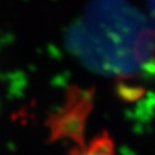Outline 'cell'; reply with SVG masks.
I'll return each mask as SVG.
<instances>
[{"label":"cell","instance_id":"obj_1","mask_svg":"<svg viewBox=\"0 0 155 155\" xmlns=\"http://www.w3.org/2000/svg\"><path fill=\"white\" fill-rule=\"evenodd\" d=\"M70 155H117L115 146L107 134L92 139L89 144H83L74 150Z\"/></svg>","mask_w":155,"mask_h":155}]
</instances>
